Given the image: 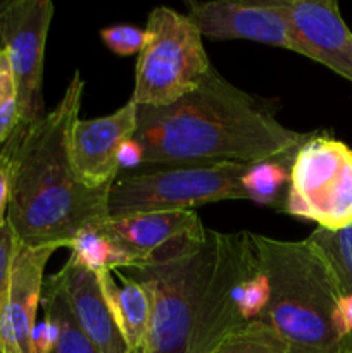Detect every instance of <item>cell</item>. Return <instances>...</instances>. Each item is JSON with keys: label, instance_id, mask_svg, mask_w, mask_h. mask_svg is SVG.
Segmentation results:
<instances>
[{"label": "cell", "instance_id": "17", "mask_svg": "<svg viewBox=\"0 0 352 353\" xmlns=\"http://www.w3.org/2000/svg\"><path fill=\"white\" fill-rule=\"evenodd\" d=\"M40 303L45 316L50 317L57 326V341L52 353H99L76 323L71 307L54 276L45 279Z\"/></svg>", "mask_w": 352, "mask_h": 353}, {"label": "cell", "instance_id": "20", "mask_svg": "<svg viewBox=\"0 0 352 353\" xmlns=\"http://www.w3.org/2000/svg\"><path fill=\"white\" fill-rule=\"evenodd\" d=\"M211 353H290L266 323L255 319L221 341Z\"/></svg>", "mask_w": 352, "mask_h": 353}, {"label": "cell", "instance_id": "2", "mask_svg": "<svg viewBox=\"0 0 352 353\" xmlns=\"http://www.w3.org/2000/svg\"><path fill=\"white\" fill-rule=\"evenodd\" d=\"M75 71L57 105L31 124H17L0 148L9 178L7 224L14 241L24 247L68 248L86 228L109 217V188H86L71 161V133L83 99Z\"/></svg>", "mask_w": 352, "mask_h": 353}, {"label": "cell", "instance_id": "19", "mask_svg": "<svg viewBox=\"0 0 352 353\" xmlns=\"http://www.w3.org/2000/svg\"><path fill=\"white\" fill-rule=\"evenodd\" d=\"M314 250L321 255L324 264L330 269L337 285L338 295L352 292V226L344 230L328 231L316 228L306 238Z\"/></svg>", "mask_w": 352, "mask_h": 353}, {"label": "cell", "instance_id": "15", "mask_svg": "<svg viewBox=\"0 0 352 353\" xmlns=\"http://www.w3.org/2000/svg\"><path fill=\"white\" fill-rule=\"evenodd\" d=\"M95 276L128 353H140L147 340L152 312L147 290L121 271H104Z\"/></svg>", "mask_w": 352, "mask_h": 353}, {"label": "cell", "instance_id": "16", "mask_svg": "<svg viewBox=\"0 0 352 353\" xmlns=\"http://www.w3.org/2000/svg\"><path fill=\"white\" fill-rule=\"evenodd\" d=\"M297 148L266 161L248 164L240 179L244 200H251L262 207L285 210Z\"/></svg>", "mask_w": 352, "mask_h": 353}, {"label": "cell", "instance_id": "12", "mask_svg": "<svg viewBox=\"0 0 352 353\" xmlns=\"http://www.w3.org/2000/svg\"><path fill=\"white\" fill-rule=\"evenodd\" d=\"M138 126V105L128 100L116 112L78 119L71 133V161L79 181L92 190L110 188L119 174V152Z\"/></svg>", "mask_w": 352, "mask_h": 353}, {"label": "cell", "instance_id": "3", "mask_svg": "<svg viewBox=\"0 0 352 353\" xmlns=\"http://www.w3.org/2000/svg\"><path fill=\"white\" fill-rule=\"evenodd\" d=\"M307 134L286 128L268 102L211 68L200 85L175 103L138 107L133 138L144 150V165L252 164L300 147Z\"/></svg>", "mask_w": 352, "mask_h": 353}, {"label": "cell", "instance_id": "11", "mask_svg": "<svg viewBox=\"0 0 352 353\" xmlns=\"http://www.w3.org/2000/svg\"><path fill=\"white\" fill-rule=\"evenodd\" d=\"M295 54L326 65L352 83V31L335 0H278Z\"/></svg>", "mask_w": 352, "mask_h": 353}, {"label": "cell", "instance_id": "1", "mask_svg": "<svg viewBox=\"0 0 352 353\" xmlns=\"http://www.w3.org/2000/svg\"><path fill=\"white\" fill-rule=\"evenodd\" d=\"M257 269L248 231L179 238L123 274L147 290L152 312L140 353H211L244 327L240 290Z\"/></svg>", "mask_w": 352, "mask_h": 353}, {"label": "cell", "instance_id": "14", "mask_svg": "<svg viewBox=\"0 0 352 353\" xmlns=\"http://www.w3.org/2000/svg\"><path fill=\"white\" fill-rule=\"evenodd\" d=\"M68 300L76 323L99 353H128L114 324L99 281L93 272L69 255L68 262L54 274Z\"/></svg>", "mask_w": 352, "mask_h": 353}, {"label": "cell", "instance_id": "5", "mask_svg": "<svg viewBox=\"0 0 352 353\" xmlns=\"http://www.w3.org/2000/svg\"><path fill=\"white\" fill-rule=\"evenodd\" d=\"M248 164L141 165L121 171L109 188V216L157 210H193L221 200H244L242 176Z\"/></svg>", "mask_w": 352, "mask_h": 353}, {"label": "cell", "instance_id": "25", "mask_svg": "<svg viewBox=\"0 0 352 353\" xmlns=\"http://www.w3.org/2000/svg\"><path fill=\"white\" fill-rule=\"evenodd\" d=\"M14 252V236L9 224L0 228V309H2L3 293H6L7 278H9L10 259Z\"/></svg>", "mask_w": 352, "mask_h": 353}, {"label": "cell", "instance_id": "26", "mask_svg": "<svg viewBox=\"0 0 352 353\" xmlns=\"http://www.w3.org/2000/svg\"><path fill=\"white\" fill-rule=\"evenodd\" d=\"M144 165V150L135 138H130L123 143L119 152V172L133 171Z\"/></svg>", "mask_w": 352, "mask_h": 353}, {"label": "cell", "instance_id": "22", "mask_svg": "<svg viewBox=\"0 0 352 353\" xmlns=\"http://www.w3.org/2000/svg\"><path fill=\"white\" fill-rule=\"evenodd\" d=\"M100 38L110 52L121 57H130V55L141 54L145 45L150 40V31L133 24H113L100 30Z\"/></svg>", "mask_w": 352, "mask_h": 353}, {"label": "cell", "instance_id": "10", "mask_svg": "<svg viewBox=\"0 0 352 353\" xmlns=\"http://www.w3.org/2000/svg\"><path fill=\"white\" fill-rule=\"evenodd\" d=\"M61 247H24L14 241L0 309V353H35L31 334L45 283V268Z\"/></svg>", "mask_w": 352, "mask_h": 353}, {"label": "cell", "instance_id": "6", "mask_svg": "<svg viewBox=\"0 0 352 353\" xmlns=\"http://www.w3.org/2000/svg\"><path fill=\"white\" fill-rule=\"evenodd\" d=\"M150 40L138 55L131 102L164 107L200 85L213 68L204 38L186 14L159 6L147 19Z\"/></svg>", "mask_w": 352, "mask_h": 353}, {"label": "cell", "instance_id": "18", "mask_svg": "<svg viewBox=\"0 0 352 353\" xmlns=\"http://www.w3.org/2000/svg\"><path fill=\"white\" fill-rule=\"evenodd\" d=\"M71 257L93 274L104 271H123L131 261L99 226L81 230L71 240Z\"/></svg>", "mask_w": 352, "mask_h": 353}, {"label": "cell", "instance_id": "4", "mask_svg": "<svg viewBox=\"0 0 352 353\" xmlns=\"http://www.w3.org/2000/svg\"><path fill=\"white\" fill-rule=\"evenodd\" d=\"M257 269L268 278L269 302L259 321L290 353H347L335 327L340 295L330 269L307 240L248 233Z\"/></svg>", "mask_w": 352, "mask_h": 353}, {"label": "cell", "instance_id": "27", "mask_svg": "<svg viewBox=\"0 0 352 353\" xmlns=\"http://www.w3.org/2000/svg\"><path fill=\"white\" fill-rule=\"evenodd\" d=\"M7 207H9V178L0 161V228L7 224Z\"/></svg>", "mask_w": 352, "mask_h": 353}, {"label": "cell", "instance_id": "9", "mask_svg": "<svg viewBox=\"0 0 352 353\" xmlns=\"http://www.w3.org/2000/svg\"><path fill=\"white\" fill-rule=\"evenodd\" d=\"M186 7V16L202 38L247 40L295 52V41L278 0H190Z\"/></svg>", "mask_w": 352, "mask_h": 353}, {"label": "cell", "instance_id": "13", "mask_svg": "<svg viewBox=\"0 0 352 353\" xmlns=\"http://www.w3.org/2000/svg\"><path fill=\"white\" fill-rule=\"evenodd\" d=\"M99 230L130 257V268H135L171 241L202 236L207 228L195 210H157L109 216Z\"/></svg>", "mask_w": 352, "mask_h": 353}, {"label": "cell", "instance_id": "21", "mask_svg": "<svg viewBox=\"0 0 352 353\" xmlns=\"http://www.w3.org/2000/svg\"><path fill=\"white\" fill-rule=\"evenodd\" d=\"M19 123V97L12 65L6 48L0 45V148L6 145Z\"/></svg>", "mask_w": 352, "mask_h": 353}, {"label": "cell", "instance_id": "24", "mask_svg": "<svg viewBox=\"0 0 352 353\" xmlns=\"http://www.w3.org/2000/svg\"><path fill=\"white\" fill-rule=\"evenodd\" d=\"M57 341V326L54 321L43 314V319L37 321L33 334H31V343H33L35 353H52Z\"/></svg>", "mask_w": 352, "mask_h": 353}, {"label": "cell", "instance_id": "7", "mask_svg": "<svg viewBox=\"0 0 352 353\" xmlns=\"http://www.w3.org/2000/svg\"><path fill=\"white\" fill-rule=\"evenodd\" d=\"M283 212L328 231L352 226V148L331 134H307L297 148Z\"/></svg>", "mask_w": 352, "mask_h": 353}, {"label": "cell", "instance_id": "8", "mask_svg": "<svg viewBox=\"0 0 352 353\" xmlns=\"http://www.w3.org/2000/svg\"><path fill=\"white\" fill-rule=\"evenodd\" d=\"M54 17L50 0H10L0 3V45L7 50L19 97V123L45 116L43 61Z\"/></svg>", "mask_w": 352, "mask_h": 353}, {"label": "cell", "instance_id": "23", "mask_svg": "<svg viewBox=\"0 0 352 353\" xmlns=\"http://www.w3.org/2000/svg\"><path fill=\"white\" fill-rule=\"evenodd\" d=\"M257 264V262H255ZM269 302L268 278L259 269L244 281L240 290V314L245 323L261 317Z\"/></svg>", "mask_w": 352, "mask_h": 353}]
</instances>
